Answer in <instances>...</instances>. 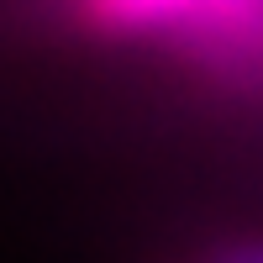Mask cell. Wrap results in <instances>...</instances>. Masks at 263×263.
Instances as JSON below:
<instances>
[{
    "instance_id": "1",
    "label": "cell",
    "mask_w": 263,
    "mask_h": 263,
    "mask_svg": "<svg viewBox=\"0 0 263 263\" xmlns=\"http://www.w3.org/2000/svg\"><path fill=\"white\" fill-rule=\"evenodd\" d=\"M84 11L105 32H211L242 27L263 0H84Z\"/></svg>"
}]
</instances>
